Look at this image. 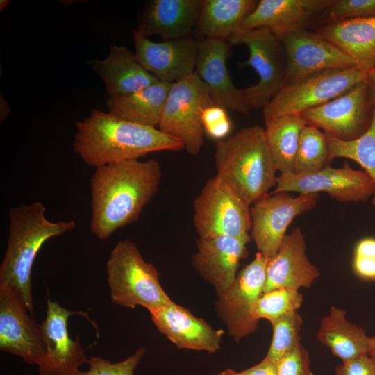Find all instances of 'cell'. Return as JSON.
Listing matches in <instances>:
<instances>
[{"label": "cell", "instance_id": "cell-30", "mask_svg": "<svg viewBox=\"0 0 375 375\" xmlns=\"http://www.w3.org/2000/svg\"><path fill=\"white\" fill-rule=\"evenodd\" d=\"M369 128L360 137L342 140L326 133L330 162L336 158H348L357 162L372 180L375 186V102ZM375 206V194L372 197Z\"/></svg>", "mask_w": 375, "mask_h": 375}, {"label": "cell", "instance_id": "cell-40", "mask_svg": "<svg viewBox=\"0 0 375 375\" xmlns=\"http://www.w3.org/2000/svg\"><path fill=\"white\" fill-rule=\"evenodd\" d=\"M242 372L244 375H278L276 363L265 357L259 363Z\"/></svg>", "mask_w": 375, "mask_h": 375}, {"label": "cell", "instance_id": "cell-23", "mask_svg": "<svg viewBox=\"0 0 375 375\" xmlns=\"http://www.w3.org/2000/svg\"><path fill=\"white\" fill-rule=\"evenodd\" d=\"M87 64L104 81L108 98L128 95L158 81L124 46L111 45L106 58Z\"/></svg>", "mask_w": 375, "mask_h": 375}, {"label": "cell", "instance_id": "cell-32", "mask_svg": "<svg viewBox=\"0 0 375 375\" xmlns=\"http://www.w3.org/2000/svg\"><path fill=\"white\" fill-rule=\"evenodd\" d=\"M302 302L303 296L299 290L276 289L262 294L253 306L251 314L258 321L266 319L272 322L287 313L297 311Z\"/></svg>", "mask_w": 375, "mask_h": 375}, {"label": "cell", "instance_id": "cell-22", "mask_svg": "<svg viewBox=\"0 0 375 375\" xmlns=\"http://www.w3.org/2000/svg\"><path fill=\"white\" fill-rule=\"evenodd\" d=\"M157 328L178 348L215 353L223 330H215L188 309L172 301L150 311Z\"/></svg>", "mask_w": 375, "mask_h": 375}, {"label": "cell", "instance_id": "cell-29", "mask_svg": "<svg viewBox=\"0 0 375 375\" xmlns=\"http://www.w3.org/2000/svg\"><path fill=\"white\" fill-rule=\"evenodd\" d=\"M268 146L280 174L294 172L299 138L307 125L301 115H285L265 119Z\"/></svg>", "mask_w": 375, "mask_h": 375}, {"label": "cell", "instance_id": "cell-43", "mask_svg": "<svg viewBox=\"0 0 375 375\" xmlns=\"http://www.w3.org/2000/svg\"><path fill=\"white\" fill-rule=\"evenodd\" d=\"M217 375H244L242 372H237L233 369H226L219 372Z\"/></svg>", "mask_w": 375, "mask_h": 375}, {"label": "cell", "instance_id": "cell-11", "mask_svg": "<svg viewBox=\"0 0 375 375\" xmlns=\"http://www.w3.org/2000/svg\"><path fill=\"white\" fill-rule=\"evenodd\" d=\"M373 106L367 79L335 99L306 110L301 116L308 125L325 133L342 140H352L369 128Z\"/></svg>", "mask_w": 375, "mask_h": 375}, {"label": "cell", "instance_id": "cell-3", "mask_svg": "<svg viewBox=\"0 0 375 375\" xmlns=\"http://www.w3.org/2000/svg\"><path fill=\"white\" fill-rule=\"evenodd\" d=\"M42 202L12 207L8 213L7 246L0 265V285L10 287L33 313L31 272L38 253L49 239L76 228L74 220L52 222Z\"/></svg>", "mask_w": 375, "mask_h": 375}, {"label": "cell", "instance_id": "cell-8", "mask_svg": "<svg viewBox=\"0 0 375 375\" xmlns=\"http://www.w3.org/2000/svg\"><path fill=\"white\" fill-rule=\"evenodd\" d=\"M212 104L208 88L194 73L172 84L158 128L181 140L185 149L197 156L204 144L202 112Z\"/></svg>", "mask_w": 375, "mask_h": 375}, {"label": "cell", "instance_id": "cell-38", "mask_svg": "<svg viewBox=\"0 0 375 375\" xmlns=\"http://www.w3.org/2000/svg\"><path fill=\"white\" fill-rule=\"evenodd\" d=\"M275 363L278 375H314L309 353L301 343Z\"/></svg>", "mask_w": 375, "mask_h": 375}, {"label": "cell", "instance_id": "cell-25", "mask_svg": "<svg viewBox=\"0 0 375 375\" xmlns=\"http://www.w3.org/2000/svg\"><path fill=\"white\" fill-rule=\"evenodd\" d=\"M368 74L375 72V16L329 22L315 31Z\"/></svg>", "mask_w": 375, "mask_h": 375}, {"label": "cell", "instance_id": "cell-39", "mask_svg": "<svg viewBox=\"0 0 375 375\" xmlns=\"http://www.w3.org/2000/svg\"><path fill=\"white\" fill-rule=\"evenodd\" d=\"M335 375H375V355L364 354L342 362Z\"/></svg>", "mask_w": 375, "mask_h": 375}, {"label": "cell", "instance_id": "cell-45", "mask_svg": "<svg viewBox=\"0 0 375 375\" xmlns=\"http://www.w3.org/2000/svg\"><path fill=\"white\" fill-rule=\"evenodd\" d=\"M370 355H375V335L372 337V350Z\"/></svg>", "mask_w": 375, "mask_h": 375}, {"label": "cell", "instance_id": "cell-12", "mask_svg": "<svg viewBox=\"0 0 375 375\" xmlns=\"http://www.w3.org/2000/svg\"><path fill=\"white\" fill-rule=\"evenodd\" d=\"M325 192L339 202L360 203L374 197L375 186L365 171L355 169L344 162L341 168L327 165L308 173L280 174L272 192Z\"/></svg>", "mask_w": 375, "mask_h": 375}, {"label": "cell", "instance_id": "cell-16", "mask_svg": "<svg viewBox=\"0 0 375 375\" xmlns=\"http://www.w3.org/2000/svg\"><path fill=\"white\" fill-rule=\"evenodd\" d=\"M74 314L90 320L86 312L69 311L47 295L46 317L41 324L45 349L38 365L40 375H74L88 362L78 337L73 340L67 329L68 319Z\"/></svg>", "mask_w": 375, "mask_h": 375}, {"label": "cell", "instance_id": "cell-42", "mask_svg": "<svg viewBox=\"0 0 375 375\" xmlns=\"http://www.w3.org/2000/svg\"><path fill=\"white\" fill-rule=\"evenodd\" d=\"M369 83L373 102H375V72L369 74Z\"/></svg>", "mask_w": 375, "mask_h": 375}, {"label": "cell", "instance_id": "cell-28", "mask_svg": "<svg viewBox=\"0 0 375 375\" xmlns=\"http://www.w3.org/2000/svg\"><path fill=\"white\" fill-rule=\"evenodd\" d=\"M256 0H204L196 23L203 39H228L240 31Z\"/></svg>", "mask_w": 375, "mask_h": 375}, {"label": "cell", "instance_id": "cell-27", "mask_svg": "<svg viewBox=\"0 0 375 375\" xmlns=\"http://www.w3.org/2000/svg\"><path fill=\"white\" fill-rule=\"evenodd\" d=\"M172 84L158 81L128 95L108 98L109 112L126 121L156 128Z\"/></svg>", "mask_w": 375, "mask_h": 375}, {"label": "cell", "instance_id": "cell-36", "mask_svg": "<svg viewBox=\"0 0 375 375\" xmlns=\"http://www.w3.org/2000/svg\"><path fill=\"white\" fill-rule=\"evenodd\" d=\"M201 120L204 132L218 141L226 138L232 128L226 109L217 104L210 105L203 110Z\"/></svg>", "mask_w": 375, "mask_h": 375}, {"label": "cell", "instance_id": "cell-33", "mask_svg": "<svg viewBox=\"0 0 375 375\" xmlns=\"http://www.w3.org/2000/svg\"><path fill=\"white\" fill-rule=\"evenodd\" d=\"M273 335L265 358L276 362L301 343L303 319L297 311L287 313L271 322Z\"/></svg>", "mask_w": 375, "mask_h": 375}, {"label": "cell", "instance_id": "cell-26", "mask_svg": "<svg viewBox=\"0 0 375 375\" xmlns=\"http://www.w3.org/2000/svg\"><path fill=\"white\" fill-rule=\"evenodd\" d=\"M316 338L342 362L371 353L372 337L349 322L344 310L335 306L322 318Z\"/></svg>", "mask_w": 375, "mask_h": 375}, {"label": "cell", "instance_id": "cell-9", "mask_svg": "<svg viewBox=\"0 0 375 375\" xmlns=\"http://www.w3.org/2000/svg\"><path fill=\"white\" fill-rule=\"evenodd\" d=\"M368 78V73L356 67L331 69L283 86L262 109L264 119L285 115H301L345 93Z\"/></svg>", "mask_w": 375, "mask_h": 375}, {"label": "cell", "instance_id": "cell-21", "mask_svg": "<svg viewBox=\"0 0 375 375\" xmlns=\"http://www.w3.org/2000/svg\"><path fill=\"white\" fill-rule=\"evenodd\" d=\"M305 238L300 228L284 237L275 256L268 260L263 292L286 288H309L319 272L306 255Z\"/></svg>", "mask_w": 375, "mask_h": 375}, {"label": "cell", "instance_id": "cell-20", "mask_svg": "<svg viewBox=\"0 0 375 375\" xmlns=\"http://www.w3.org/2000/svg\"><path fill=\"white\" fill-rule=\"evenodd\" d=\"M333 1L260 0L242 22L240 31L267 28L281 40L306 29L310 22L323 14Z\"/></svg>", "mask_w": 375, "mask_h": 375}, {"label": "cell", "instance_id": "cell-41", "mask_svg": "<svg viewBox=\"0 0 375 375\" xmlns=\"http://www.w3.org/2000/svg\"><path fill=\"white\" fill-rule=\"evenodd\" d=\"M10 112L9 106L6 100L1 97V111H0V119L2 122L5 120Z\"/></svg>", "mask_w": 375, "mask_h": 375}, {"label": "cell", "instance_id": "cell-4", "mask_svg": "<svg viewBox=\"0 0 375 375\" xmlns=\"http://www.w3.org/2000/svg\"><path fill=\"white\" fill-rule=\"evenodd\" d=\"M214 158L216 176L250 206L276 185L277 169L261 126L243 128L217 141Z\"/></svg>", "mask_w": 375, "mask_h": 375}, {"label": "cell", "instance_id": "cell-13", "mask_svg": "<svg viewBox=\"0 0 375 375\" xmlns=\"http://www.w3.org/2000/svg\"><path fill=\"white\" fill-rule=\"evenodd\" d=\"M268 260L258 252L253 260L238 274L235 283L219 296L217 310L228 333L239 341L257 329L258 320L251 314L262 294Z\"/></svg>", "mask_w": 375, "mask_h": 375}, {"label": "cell", "instance_id": "cell-5", "mask_svg": "<svg viewBox=\"0 0 375 375\" xmlns=\"http://www.w3.org/2000/svg\"><path fill=\"white\" fill-rule=\"evenodd\" d=\"M107 283L113 303L129 308L138 306L149 312L172 301L163 290L159 274L128 239L117 242L106 262Z\"/></svg>", "mask_w": 375, "mask_h": 375}, {"label": "cell", "instance_id": "cell-24", "mask_svg": "<svg viewBox=\"0 0 375 375\" xmlns=\"http://www.w3.org/2000/svg\"><path fill=\"white\" fill-rule=\"evenodd\" d=\"M203 0H152L148 2L138 31L165 40L190 37Z\"/></svg>", "mask_w": 375, "mask_h": 375}, {"label": "cell", "instance_id": "cell-35", "mask_svg": "<svg viewBox=\"0 0 375 375\" xmlns=\"http://www.w3.org/2000/svg\"><path fill=\"white\" fill-rule=\"evenodd\" d=\"M330 22L375 16V0H334L324 12Z\"/></svg>", "mask_w": 375, "mask_h": 375}, {"label": "cell", "instance_id": "cell-17", "mask_svg": "<svg viewBox=\"0 0 375 375\" xmlns=\"http://www.w3.org/2000/svg\"><path fill=\"white\" fill-rule=\"evenodd\" d=\"M132 33L138 60L158 81L174 83L195 73L198 42L191 37L156 42Z\"/></svg>", "mask_w": 375, "mask_h": 375}, {"label": "cell", "instance_id": "cell-19", "mask_svg": "<svg viewBox=\"0 0 375 375\" xmlns=\"http://www.w3.org/2000/svg\"><path fill=\"white\" fill-rule=\"evenodd\" d=\"M227 40L203 39L198 42L195 73L206 85L215 104L247 115L250 108L243 89L235 87L226 66Z\"/></svg>", "mask_w": 375, "mask_h": 375}, {"label": "cell", "instance_id": "cell-10", "mask_svg": "<svg viewBox=\"0 0 375 375\" xmlns=\"http://www.w3.org/2000/svg\"><path fill=\"white\" fill-rule=\"evenodd\" d=\"M319 194L269 193L250 207L251 238L267 260L275 256L294 219L313 209Z\"/></svg>", "mask_w": 375, "mask_h": 375}, {"label": "cell", "instance_id": "cell-2", "mask_svg": "<svg viewBox=\"0 0 375 375\" xmlns=\"http://www.w3.org/2000/svg\"><path fill=\"white\" fill-rule=\"evenodd\" d=\"M72 149L86 165L98 168L139 159L156 151H179L183 142L159 128L120 119L97 108L76 123Z\"/></svg>", "mask_w": 375, "mask_h": 375}, {"label": "cell", "instance_id": "cell-18", "mask_svg": "<svg viewBox=\"0 0 375 375\" xmlns=\"http://www.w3.org/2000/svg\"><path fill=\"white\" fill-rule=\"evenodd\" d=\"M251 239V235H218L199 238L197 241L192 266L215 287L219 296L235 283L240 262L247 256V244Z\"/></svg>", "mask_w": 375, "mask_h": 375}, {"label": "cell", "instance_id": "cell-15", "mask_svg": "<svg viewBox=\"0 0 375 375\" xmlns=\"http://www.w3.org/2000/svg\"><path fill=\"white\" fill-rule=\"evenodd\" d=\"M28 312L15 290L0 285V349L38 365L45 349L43 330Z\"/></svg>", "mask_w": 375, "mask_h": 375}, {"label": "cell", "instance_id": "cell-37", "mask_svg": "<svg viewBox=\"0 0 375 375\" xmlns=\"http://www.w3.org/2000/svg\"><path fill=\"white\" fill-rule=\"evenodd\" d=\"M353 268L360 278L375 280V238H365L356 245Z\"/></svg>", "mask_w": 375, "mask_h": 375}, {"label": "cell", "instance_id": "cell-1", "mask_svg": "<svg viewBox=\"0 0 375 375\" xmlns=\"http://www.w3.org/2000/svg\"><path fill=\"white\" fill-rule=\"evenodd\" d=\"M161 177L156 159L131 160L96 168L90 183L91 233L106 240L137 221L156 194Z\"/></svg>", "mask_w": 375, "mask_h": 375}, {"label": "cell", "instance_id": "cell-44", "mask_svg": "<svg viewBox=\"0 0 375 375\" xmlns=\"http://www.w3.org/2000/svg\"><path fill=\"white\" fill-rule=\"evenodd\" d=\"M9 2H10V1H8V0H1V1H0L1 10H2V9H4L5 8H6L8 6Z\"/></svg>", "mask_w": 375, "mask_h": 375}, {"label": "cell", "instance_id": "cell-31", "mask_svg": "<svg viewBox=\"0 0 375 375\" xmlns=\"http://www.w3.org/2000/svg\"><path fill=\"white\" fill-rule=\"evenodd\" d=\"M330 163L326 133L315 126L306 125L300 135L293 173L314 172Z\"/></svg>", "mask_w": 375, "mask_h": 375}, {"label": "cell", "instance_id": "cell-6", "mask_svg": "<svg viewBox=\"0 0 375 375\" xmlns=\"http://www.w3.org/2000/svg\"><path fill=\"white\" fill-rule=\"evenodd\" d=\"M230 44H244L249 56L239 62L242 67H252L258 81L243 89L250 109H263L283 85L286 59L281 40L269 28H259L240 31L227 40Z\"/></svg>", "mask_w": 375, "mask_h": 375}, {"label": "cell", "instance_id": "cell-7", "mask_svg": "<svg viewBox=\"0 0 375 375\" xmlns=\"http://www.w3.org/2000/svg\"><path fill=\"white\" fill-rule=\"evenodd\" d=\"M250 206L217 176L209 178L193 203V223L199 238L249 236Z\"/></svg>", "mask_w": 375, "mask_h": 375}, {"label": "cell", "instance_id": "cell-34", "mask_svg": "<svg viewBox=\"0 0 375 375\" xmlns=\"http://www.w3.org/2000/svg\"><path fill=\"white\" fill-rule=\"evenodd\" d=\"M144 353V348H140L127 358L115 363L99 356H92L88 361V370H78L74 375H133Z\"/></svg>", "mask_w": 375, "mask_h": 375}, {"label": "cell", "instance_id": "cell-14", "mask_svg": "<svg viewBox=\"0 0 375 375\" xmlns=\"http://www.w3.org/2000/svg\"><path fill=\"white\" fill-rule=\"evenodd\" d=\"M281 42L286 59L283 86L324 71L356 67L350 57L315 31L301 30L285 35Z\"/></svg>", "mask_w": 375, "mask_h": 375}]
</instances>
